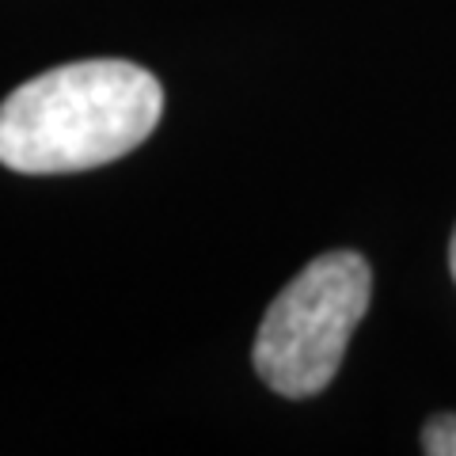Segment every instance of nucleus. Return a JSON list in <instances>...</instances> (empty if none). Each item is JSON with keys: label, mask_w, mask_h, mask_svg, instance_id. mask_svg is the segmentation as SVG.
<instances>
[{"label": "nucleus", "mask_w": 456, "mask_h": 456, "mask_svg": "<svg viewBox=\"0 0 456 456\" xmlns=\"http://www.w3.org/2000/svg\"><path fill=\"white\" fill-rule=\"evenodd\" d=\"M164 114V92L134 61H73L0 103V164L23 175L88 171L134 152Z\"/></svg>", "instance_id": "1"}, {"label": "nucleus", "mask_w": 456, "mask_h": 456, "mask_svg": "<svg viewBox=\"0 0 456 456\" xmlns=\"http://www.w3.org/2000/svg\"><path fill=\"white\" fill-rule=\"evenodd\" d=\"M373 274L362 255L331 251L312 259L266 308L255 335V373L278 395L308 399L335 380L369 308Z\"/></svg>", "instance_id": "2"}, {"label": "nucleus", "mask_w": 456, "mask_h": 456, "mask_svg": "<svg viewBox=\"0 0 456 456\" xmlns=\"http://www.w3.org/2000/svg\"><path fill=\"white\" fill-rule=\"evenodd\" d=\"M422 449L430 456H456V415H437L426 422Z\"/></svg>", "instance_id": "3"}, {"label": "nucleus", "mask_w": 456, "mask_h": 456, "mask_svg": "<svg viewBox=\"0 0 456 456\" xmlns=\"http://www.w3.org/2000/svg\"><path fill=\"white\" fill-rule=\"evenodd\" d=\"M449 270H452V281H456V228H452V240H449Z\"/></svg>", "instance_id": "4"}]
</instances>
